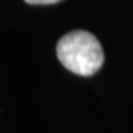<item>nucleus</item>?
<instances>
[{
    "mask_svg": "<svg viewBox=\"0 0 133 133\" xmlns=\"http://www.w3.org/2000/svg\"><path fill=\"white\" fill-rule=\"evenodd\" d=\"M30 5H53V3H58L61 0H25Z\"/></svg>",
    "mask_w": 133,
    "mask_h": 133,
    "instance_id": "2",
    "label": "nucleus"
},
{
    "mask_svg": "<svg viewBox=\"0 0 133 133\" xmlns=\"http://www.w3.org/2000/svg\"><path fill=\"white\" fill-rule=\"evenodd\" d=\"M56 56L68 71L90 77L104 65V50L99 40L89 31L76 30L59 38Z\"/></svg>",
    "mask_w": 133,
    "mask_h": 133,
    "instance_id": "1",
    "label": "nucleus"
}]
</instances>
